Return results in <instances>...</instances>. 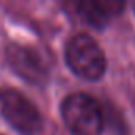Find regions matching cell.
Returning a JSON list of instances; mask_svg holds the SVG:
<instances>
[{
    "label": "cell",
    "instance_id": "cell-1",
    "mask_svg": "<svg viewBox=\"0 0 135 135\" xmlns=\"http://www.w3.org/2000/svg\"><path fill=\"white\" fill-rule=\"evenodd\" d=\"M60 113L72 135H102L105 129L102 107L88 94H70L62 102Z\"/></svg>",
    "mask_w": 135,
    "mask_h": 135
},
{
    "label": "cell",
    "instance_id": "cell-2",
    "mask_svg": "<svg viewBox=\"0 0 135 135\" xmlns=\"http://www.w3.org/2000/svg\"><path fill=\"white\" fill-rule=\"evenodd\" d=\"M65 60L76 76L88 81L100 80L107 70V59L102 48L86 33H78L69 40L65 46Z\"/></svg>",
    "mask_w": 135,
    "mask_h": 135
},
{
    "label": "cell",
    "instance_id": "cell-3",
    "mask_svg": "<svg viewBox=\"0 0 135 135\" xmlns=\"http://www.w3.org/2000/svg\"><path fill=\"white\" fill-rule=\"evenodd\" d=\"M0 111L5 121L21 135H37L43 127L38 108L16 91L0 94Z\"/></svg>",
    "mask_w": 135,
    "mask_h": 135
},
{
    "label": "cell",
    "instance_id": "cell-4",
    "mask_svg": "<svg viewBox=\"0 0 135 135\" xmlns=\"http://www.w3.org/2000/svg\"><path fill=\"white\" fill-rule=\"evenodd\" d=\"M7 60L16 75L30 84L41 86L48 81L49 70L38 51L22 45H10L7 48Z\"/></svg>",
    "mask_w": 135,
    "mask_h": 135
},
{
    "label": "cell",
    "instance_id": "cell-5",
    "mask_svg": "<svg viewBox=\"0 0 135 135\" xmlns=\"http://www.w3.org/2000/svg\"><path fill=\"white\" fill-rule=\"evenodd\" d=\"M69 5L81 22L94 29H103L110 21V15L97 0H69Z\"/></svg>",
    "mask_w": 135,
    "mask_h": 135
},
{
    "label": "cell",
    "instance_id": "cell-6",
    "mask_svg": "<svg viewBox=\"0 0 135 135\" xmlns=\"http://www.w3.org/2000/svg\"><path fill=\"white\" fill-rule=\"evenodd\" d=\"M97 2L102 5V8H103L110 16L119 15V13L124 10V7H126V0H97Z\"/></svg>",
    "mask_w": 135,
    "mask_h": 135
},
{
    "label": "cell",
    "instance_id": "cell-7",
    "mask_svg": "<svg viewBox=\"0 0 135 135\" xmlns=\"http://www.w3.org/2000/svg\"><path fill=\"white\" fill-rule=\"evenodd\" d=\"M132 5H133V11H135V0H132Z\"/></svg>",
    "mask_w": 135,
    "mask_h": 135
}]
</instances>
